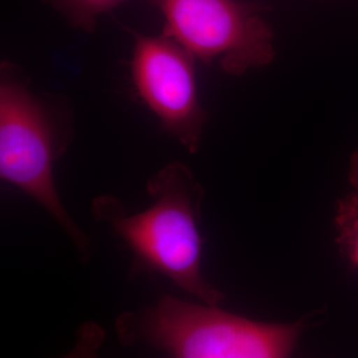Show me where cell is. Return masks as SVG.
Here are the masks:
<instances>
[{"label":"cell","instance_id":"obj_6","mask_svg":"<svg viewBox=\"0 0 358 358\" xmlns=\"http://www.w3.org/2000/svg\"><path fill=\"white\" fill-rule=\"evenodd\" d=\"M336 241L345 258L358 268V192L355 190L339 200L336 206Z\"/></svg>","mask_w":358,"mask_h":358},{"label":"cell","instance_id":"obj_7","mask_svg":"<svg viewBox=\"0 0 358 358\" xmlns=\"http://www.w3.org/2000/svg\"><path fill=\"white\" fill-rule=\"evenodd\" d=\"M105 336L102 327L93 322H85L78 331L76 345L73 350L59 358H98Z\"/></svg>","mask_w":358,"mask_h":358},{"label":"cell","instance_id":"obj_5","mask_svg":"<svg viewBox=\"0 0 358 358\" xmlns=\"http://www.w3.org/2000/svg\"><path fill=\"white\" fill-rule=\"evenodd\" d=\"M195 57L169 37L136 34L131 77L134 88L162 127L195 152L206 115L197 95Z\"/></svg>","mask_w":358,"mask_h":358},{"label":"cell","instance_id":"obj_3","mask_svg":"<svg viewBox=\"0 0 358 358\" xmlns=\"http://www.w3.org/2000/svg\"><path fill=\"white\" fill-rule=\"evenodd\" d=\"M0 85V176L44 207L87 260L91 243L61 201L53 164L62 147L44 103L7 72Z\"/></svg>","mask_w":358,"mask_h":358},{"label":"cell","instance_id":"obj_2","mask_svg":"<svg viewBox=\"0 0 358 358\" xmlns=\"http://www.w3.org/2000/svg\"><path fill=\"white\" fill-rule=\"evenodd\" d=\"M306 320L256 322L221 310L164 296L154 307L117 320L124 343H145L169 358H292Z\"/></svg>","mask_w":358,"mask_h":358},{"label":"cell","instance_id":"obj_1","mask_svg":"<svg viewBox=\"0 0 358 358\" xmlns=\"http://www.w3.org/2000/svg\"><path fill=\"white\" fill-rule=\"evenodd\" d=\"M152 204L129 215L114 197L94 200V217L110 226L133 254L131 275L159 273L202 303L218 306L222 292L201 272V202L203 189L192 171L173 162L148 181Z\"/></svg>","mask_w":358,"mask_h":358},{"label":"cell","instance_id":"obj_4","mask_svg":"<svg viewBox=\"0 0 358 358\" xmlns=\"http://www.w3.org/2000/svg\"><path fill=\"white\" fill-rule=\"evenodd\" d=\"M166 18L164 36L206 64L220 59L231 75L274 60V35L255 9L233 0H152Z\"/></svg>","mask_w":358,"mask_h":358},{"label":"cell","instance_id":"obj_8","mask_svg":"<svg viewBox=\"0 0 358 358\" xmlns=\"http://www.w3.org/2000/svg\"><path fill=\"white\" fill-rule=\"evenodd\" d=\"M85 22H91L99 13H105L119 6L124 0H67Z\"/></svg>","mask_w":358,"mask_h":358},{"label":"cell","instance_id":"obj_9","mask_svg":"<svg viewBox=\"0 0 358 358\" xmlns=\"http://www.w3.org/2000/svg\"><path fill=\"white\" fill-rule=\"evenodd\" d=\"M348 179L355 190L358 192V150L353 152L352 159H350Z\"/></svg>","mask_w":358,"mask_h":358}]
</instances>
